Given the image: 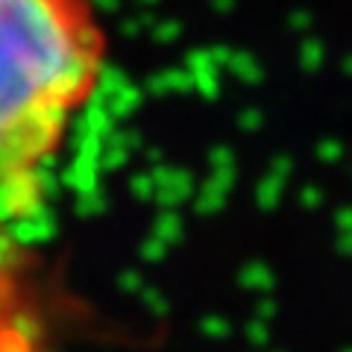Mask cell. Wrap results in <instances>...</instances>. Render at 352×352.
<instances>
[{"instance_id": "cell-1", "label": "cell", "mask_w": 352, "mask_h": 352, "mask_svg": "<svg viewBox=\"0 0 352 352\" xmlns=\"http://www.w3.org/2000/svg\"><path fill=\"white\" fill-rule=\"evenodd\" d=\"M106 53L91 0H0V235L38 214L44 173L100 85Z\"/></svg>"}]
</instances>
